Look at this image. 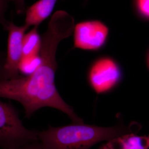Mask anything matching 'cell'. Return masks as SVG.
I'll return each mask as SVG.
<instances>
[{
	"mask_svg": "<svg viewBox=\"0 0 149 149\" xmlns=\"http://www.w3.org/2000/svg\"><path fill=\"white\" fill-rule=\"evenodd\" d=\"M121 74L117 63L109 57L96 61L88 72L90 85L97 93H103L112 89L119 82Z\"/></svg>",
	"mask_w": 149,
	"mask_h": 149,
	"instance_id": "obj_6",
	"label": "cell"
},
{
	"mask_svg": "<svg viewBox=\"0 0 149 149\" xmlns=\"http://www.w3.org/2000/svg\"><path fill=\"white\" fill-rule=\"evenodd\" d=\"M28 28L24 24L17 26L9 21L4 29L8 32L7 52L0 63V80H13L22 76L19 74V66L22 57V40Z\"/></svg>",
	"mask_w": 149,
	"mask_h": 149,
	"instance_id": "obj_4",
	"label": "cell"
},
{
	"mask_svg": "<svg viewBox=\"0 0 149 149\" xmlns=\"http://www.w3.org/2000/svg\"><path fill=\"white\" fill-rule=\"evenodd\" d=\"M11 0H0V24L2 25L4 29L8 25L9 21L6 19L5 14L8 7V4Z\"/></svg>",
	"mask_w": 149,
	"mask_h": 149,
	"instance_id": "obj_11",
	"label": "cell"
},
{
	"mask_svg": "<svg viewBox=\"0 0 149 149\" xmlns=\"http://www.w3.org/2000/svg\"><path fill=\"white\" fill-rule=\"evenodd\" d=\"M38 133L24 127L11 104L0 100V148H14L39 141Z\"/></svg>",
	"mask_w": 149,
	"mask_h": 149,
	"instance_id": "obj_3",
	"label": "cell"
},
{
	"mask_svg": "<svg viewBox=\"0 0 149 149\" xmlns=\"http://www.w3.org/2000/svg\"><path fill=\"white\" fill-rule=\"evenodd\" d=\"M41 62L40 55L22 58L19 66V73H22L25 76L32 74L38 68Z\"/></svg>",
	"mask_w": 149,
	"mask_h": 149,
	"instance_id": "obj_10",
	"label": "cell"
},
{
	"mask_svg": "<svg viewBox=\"0 0 149 149\" xmlns=\"http://www.w3.org/2000/svg\"><path fill=\"white\" fill-rule=\"evenodd\" d=\"M58 1L39 0L27 7L25 10L24 25L28 27L31 26H39L51 15Z\"/></svg>",
	"mask_w": 149,
	"mask_h": 149,
	"instance_id": "obj_8",
	"label": "cell"
},
{
	"mask_svg": "<svg viewBox=\"0 0 149 149\" xmlns=\"http://www.w3.org/2000/svg\"><path fill=\"white\" fill-rule=\"evenodd\" d=\"M15 5L17 13L18 15H22L25 12V6L24 0H11Z\"/></svg>",
	"mask_w": 149,
	"mask_h": 149,
	"instance_id": "obj_13",
	"label": "cell"
},
{
	"mask_svg": "<svg viewBox=\"0 0 149 149\" xmlns=\"http://www.w3.org/2000/svg\"><path fill=\"white\" fill-rule=\"evenodd\" d=\"M6 54L4 52H0V63L3 61L5 58Z\"/></svg>",
	"mask_w": 149,
	"mask_h": 149,
	"instance_id": "obj_15",
	"label": "cell"
},
{
	"mask_svg": "<svg viewBox=\"0 0 149 149\" xmlns=\"http://www.w3.org/2000/svg\"><path fill=\"white\" fill-rule=\"evenodd\" d=\"M98 149H149V135L125 134L107 141Z\"/></svg>",
	"mask_w": 149,
	"mask_h": 149,
	"instance_id": "obj_7",
	"label": "cell"
},
{
	"mask_svg": "<svg viewBox=\"0 0 149 149\" xmlns=\"http://www.w3.org/2000/svg\"><path fill=\"white\" fill-rule=\"evenodd\" d=\"M5 149H43V148L41 143H40V141H38L27 144L22 146L18 147V148Z\"/></svg>",
	"mask_w": 149,
	"mask_h": 149,
	"instance_id": "obj_14",
	"label": "cell"
},
{
	"mask_svg": "<svg viewBox=\"0 0 149 149\" xmlns=\"http://www.w3.org/2000/svg\"><path fill=\"white\" fill-rule=\"evenodd\" d=\"M136 3L140 13L149 18V0H136Z\"/></svg>",
	"mask_w": 149,
	"mask_h": 149,
	"instance_id": "obj_12",
	"label": "cell"
},
{
	"mask_svg": "<svg viewBox=\"0 0 149 149\" xmlns=\"http://www.w3.org/2000/svg\"><path fill=\"white\" fill-rule=\"evenodd\" d=\"M70 36V30L65 23L57 19L50 20L47 31L42 36L40 65L27 76L0 80V98L20 103L27 118L40 109L49 107L65 113L73 123H84L83 119L62 98L55 85L56 73L58 68L56 59L57 49L61 40Z\"/></svg>",
	"mask_w": 149,
	"mask_h": 149,
	"instance_id": "obj_1",
	"label": "cell"
},
{
	"mask_svg": "<svg viewBox=\"0 0 149 149\" xmlns=\"http://www.w3.org/2000/svg\"><path fill=\"white\" fill-rule=\"evenodd\" d=\"M140 127L136 123L127 126L120 124L111 127L84 123L56 127L49 125L47 130L38 131V139L43 149H89L101 141L136 133Z\"/></svg>",
	"mask_w": 149,
	"mask_h": 149,
	"instance_id": "obj_2",
	"label": "cell"
},
{
	"mask_svg": "<svg viewBox=\"0 0 149 149\" xmlns=\"http://www.w3.org/2000/svg\"><path fill=\"white\" fill-rule=\"evenodd\" d=\"M74 46L84 50L93 51L101 48L107 38L109 29L98 20H88L77 23L73 30Z\"/></svg>",
	"mask_w": 149,
	"mask_h": 149,
	"instance_id": "obj_5",
	"label": "cell"
},
{
	"mask_svg": "<svg viewBox=\"0 0 149 149\" xmlns=\"http://www.w3.org/2000/svg\"><path fill=\"white\" fill-rule=\"evenodd\" d=\"M39 26L24 34L22 40V57H29L39 55L42 46V36L38 31Z\"/></svg>",
	"mask_w": 149,
	"mask_h": 149,
	"instance_id": "obj_9",
	"label": "cell"
}]
</instances>
